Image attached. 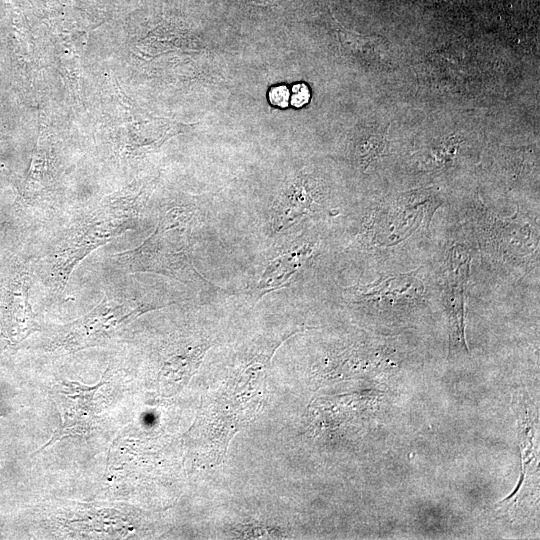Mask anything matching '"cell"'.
Segmentation results:
<instances>
[{"mask_svg":"<svg viewBox=\"0 0 540 540\" xmlns=\"http://www.w3.org/2000/svg\"><path fill=\"white\" fill-rule=\"evenodd\" d=\"M143 191L116 194L82 212L62 230L44 258V278L62 290L76 266L94 250L135 227Z\"/></svg>","mask_w":540,"mask_h":540,"instance_id":"6da1fadb","label":"cell"},{"mask_svg":"<svg viewBox=\"0 0 540 540\" xmlns=\"http://www.w3.org/2000/svg\"><path fill=\"white\" fill-rule=\"evenodd\" d=\"M196 214L185 207L167 211L155 230L138 247L113 256L126 272H149L178 280L195 289L209 286L192 259Z\"/></svg>","mask_w":540,"mask_h":540,"instance_id":"7a4b0ae2","label":"cell"},{"mask_svg":"<svg viewBox=\"0 0 540 540\" xmlns=\"http://www.w3.org/2000/svg\"><path fill=\"white\" fill-rule=\"evenodd\" d=\"M126 293L124 289L105 294L93 310L68 325L61 344L69 349L94 346L111 338L142 313L170 304L155 297L157 294Z\"/></svg>","mask_w":540,"mask_h":540,"instance_id":"3957f363","label":"cell"},{"mask_svg":"<svg viewBox=\"0 0 540 540\" xmlns=\"http://www.w3.org/2000/svg\"><path fill=\"white\" fill-rule=\"evenodd\" d=\"M480 236L484 238L487 249L507 261L536 259L539 248V235L527 219L517 212L513 217L500 219L494 213L475 212Z\"/></svg>","mask_w":540,"mask_h":540,"instance_id":"277c9868","label":"cell"},{"mask_svg":"<svg viewBox=\"0 0 540 540\" xmlns=\"http://www.w3.org/2000/svg\"><path fill=\"white\" fill-rule=\"evenodd\" d=\"M437 205L432 192L412 191L401 194L396 199L395 211L375 215L366 234L370 235L384 228L371 240L374 241L384 234L387 243L395 244L424 223L428 226Z\"/></svg>","mask_w":540,"mask_h":540,"instance_id":"5b68a950","label":"cell"},{"mask_svg":"<svg viewBox=\"0 0 540 540\" xmlns=\"http://www.w3.org/2000/svg\"><path fill=\"white\" fill-rule=\"evenodd\" d=\"M317 189V185L305 177H297L287 182L271 208V232L280 233L316 213L321 204Z\"/></svg>","mask_w":540,"mask_h":540,"instance_id":"8992f818","label":"cell"},{"mask_svg":"<svg viewBox=\"0 0 540 540\" xmlns=\"http://www.w3.org/2000/svg\"><path fill=\"white\" fill-rule=\"evenodd\" d=\"M419 269L405 274L382 277L372 283L346 289L348 296L358 304L395 306L415 302L424 296V285L418 277Z\"/></svg>","mask_w":540,"mask_h":540,"instance_id":"52a82bcc","label":"cell"},{"mask_svg":"<svg viewBox=\"0 0 540 540\" xmlns=\"http://www.w3.org/2000/svg\"><path fill=\"white\" fill-rule=\"evenodd\" d=\"M31 276L22 271L13 275L0 292V314L6 333L17 341L37 330L35 314L29 302Z\"/></svg>","mask_w":540,"mask_h":540,"instance_id":"ba28073f","label":"cell"},{"mask_svg":"<svg viewBox=\"0 0 540 540\" xmlns=\"http://www.w3.org/2000/svg\"><path fill=\"white\" fill-rule=\"evenodd\" d=\"M313 243L302 241L292 250L272 260L258 283L261 295L283 286L311 257Z\"/></svg>","mask_w":540,"mask_h":540,"instance_id":"9c48e42d","label":"cell"},{"mask_svg":"<svg viewBox=\"0 0 540 540\" xmlns=\"http://www.w3.org/2000/svg\"><path fill=\"white\" fill-rule=\"evenodd\" d=\"M290 95V101L296 108L302 107L309 102L310 91L304 83L293 85Z\"/></svg>","mask_w":540,"mask_h":540,"instance_id":"30bf717a","label":"cell"},{"mask_svg":"<svg viewBox=\"0 0 540 540\" xmlns=\"http://www.w3.org/2000/svg\"><path fill=\"white\" fill-rule=\"evenodd\" d=\"M269 100L273 105L285 108L290 100V92L286 86H275L269 91Z\"/></svg>","mask_w":540,"mask_h":540,"instance_id":"8fae6325","label":"cell"}]
</instances>
